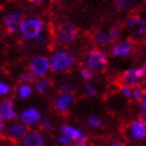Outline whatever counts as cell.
Returning a JSON list of instances; mask_svg holds the SVG:
<instances>
[{"label": "cell", "mask_w": 146, "mask_h": 146, "mask_svg": "<svg viewBox=\"0 0 146 146\" xmlns=\"http://www.w3.org/2000/svg\"><path fill=\"white\" fill-rule=\"evenodd\" d=\"M146 35V23L144 21L143 24H140L135 30H133V37L137 39H143Z\"/></svg>", "instance_id": "cell-23"}, {"label": "cell", "mask_w": 146, "mask_h": 146, "mask_svg": "<svg viewBox=\"0 0 146 146\" xmlns=\"http://www.w3.org/2000/svg\"><path fill=\"white\" fill-rule=\"evenodd\" d=\"M77 37V29L70 21H62L56 29V40L62 45H69Z\"/></svg>", "instance_id": "cell-4"}, {"label": "cell", "mask_w": 146, "mask_h": 146, "mask_svg": "<svg viewBox=\"0 0 146 146\" xmlns=\"http://www.w3.org/2000/svg\"><path fill=\"white\" fill-rule=\"evenodd\" d=\"M84 94L88 98H94V96H96L98 95V90L95 88V86L89 83V82H87L84 84Z\"/></svg>", "instance_id": "cell-24"}, {"label": "cell", "mask_w": 146, "mask_h": 146, "mask_svg": "<svg viewBox=\"0 0 146 146\" xmlns=\"http://www.w3.org/2000/svg\"><path fill=\"white\" fill-rule=\"evenodd\" d=\"M40 125V128L44 129V131H51L52 129V121H51L50 119H42V121L39 122Z\"/></svg>", "instance_id": "cell-28"}, {"label": "cell", "mask_w": 146, "mask_h": 146, "mask_svg": "<svg viewBox=\"0 0 146 146\" xmlns=\"http://www.w3.org/2000/svg\"><path fill=\"white\" fill-rule=\"evenodd\" d=\"M72 104H74V95L71 93H61L54 99V108L61 114H67Z\"/></svg>", "instance_id": "cell-12"}, {"label": "cell", "mask_w": 146, "mask_h": 146, "mask_svg": "<svg viewBox=\"0 0 146 146\" xmlns=\"http://www.w3.org/2000/svg\"><path fill=\"white\" fill-rule=\"evenodd\" d=\"M108 65V55L104 50L99 48H94L88 51L86 56V67L92 69L93 71H102Z\"/></svg>", "instance_id": "cell-3"}, {"label": "cell", "mask_w": 146, "mask_h": 146, "mask_svg": "<svg viewBox=\"0 0 146 146\" xmlns=\"http://www.w3.org/2000/svg\"><path fill=\"white\" fill-rule=\"evenodd\" d=\"M128 132L131 139L134 141H143L146 138V121L145 119H135L129 123Z\"/></svg>", "instance_id": "cell-11"}, {"label": "cell", "mask_w": 146, "mask_h": 146, "mask_svg": "<svg viewBox=\"0 0 146 146\" xmlns=\"http://www.w3.org/2000/svg\"><path fill=\"white\" fill-rule=\"evenodd\" d=\"M60 132H61V134L69 138L72 143L84 141L87 139L86 133L83 132V131L81 128H78V127L72 126V125H67V123H65V125H62L60 127Z\"/></svg>", "instance_id": "cell-14"}, {"label": "cell", "mask_w": 146, "mask_h": 146, "mask_svg": "<svg viewBox=\"0 0 146 146\" xmlns=\"http://www.w3.org/2000/svg\"><path fill=\"white\" fill-rule=\"evenodd\" d=\"M24 17L19 11H11L4 17V27L5 30L11 33V35H16L19 33V29L20 24L23 21Z\"/></svg>", "instance_id": "cell-8"}, {"label": "cell", "mask_w": 146, "mask_h": 146, "mask_svg": "<svg viewBox=\"0 0 146 146\" xmlns=\"http://www.w3.org/2000/svg\"><path fill=\"white\" fill-rule=\"evenodd\" d=\"M32 93H33V87L30 83H21L17 89V96L20 100H26L32 95Z\"/></svg>", "instance_id": "cell-18"}, {"label": "cell", "mask_w": 146, "mask_h": 146, "mask_svg": "<svg viewBox=\"0 0 146 146\" xmlns=\"http://www.w3.org/2000/svg\"><path fill=\"white\" fill-rule=\"evenodd\" d=\"M11 90V87L9 83H6L4 81H0V96H4L7 95Z\"/></svg>", "instance_id": "cell-30"}, {"label": "cell", "mask_w": 146, "mask_h": 146, "mask_svg": "<svg viewBox=\"0 0 146 146\" xmlns=\"http://www.w3.org/2000/svg\"><path fill=\"white\" fill-rule=\"evenodd\" d=\"M87 126L93 128V129H98L104 126V121L101 118H99L98 115H90L88 119H87Z\"/></svg>", "instance_id": "cell-21"}, {"label": "cell", "mask_w": 146, "mask_h": 146, "mask_svg": "<svg viewBox=\"0 0 146 146\" xmlns=\"http://www.w3.org/2000/svg\"><path fill=\"white\" fill-rule=\"evenodd\" d=\"M141 0H115V5L120 11H127L135 7Z\"/></svg>", "instance_id": "cell-19"}, {"label": "cell", "mask_w": 146, "mask_h": 146, "mask_svg": "<svg viewBox=\"0 0 146 146\" xmlns=\"http://www.w3.org/2000/svg\"><path fill=\"white\" fill-rule=\"evenodd\" d=\"M27 132V127L23 125L21 122H10L7 126H5L4 134L6 139L11 141H20L24 134Z\"/></svg>", "instance_id": "cell-9"}, {"label": "cell", "mask_w": 146, "mask_h": 146, "mask_svg": "<svg viewBox=\"0 0 146 146\" xmlns=\"http://www.w3.org/2000/svg\"><path fill=\"white\" fill-rule=\"evenodd\" d=\"M145 74H146L145 64H143L141 67H132L122 72L121 82H122V84L129 86V87L139 86L140 82L145 77Z\"/></svg>", "instance_id": "cell-6"}, {"label": "cell", "mask_w": 146, "mask_h": 146, "mask_svg": "<svg viewBox=\"0 0 146 146\" xmlns=\"http://www.w3.org/2000/svg\"><path fill=\"white\" fill-rule=\"evenodd\" d=\"M35 42H36V44H38V45H42V44H44V43L46 42V37H45V35H44V33L39 35L38 37L35 39Z\"/></svg>", "instance_id": "cell-33"}, {"label": "cell", "mask_w": 146, "mask_h": 146, "mask_svg": "<svg viewBox=\"0 0 146 146\" xmlns=\"http://www.w3.org/2000/svg\"><path fill=\"white\" fill-rule=\"evenodd\" d=\"M144 94H145V93H144V90H143V88H141L140 86L133 87V89H132V99L139 101V100L143 98Z\"/></svg>", "instance_id": "cell-27"}, {"label": "cell", "mask_w": 146, "mask_h": 146, "mask_svg": "<svg viewBox=\"0 0 146 146\" xmlns=\"http://www.w3.org/2000/svg\"><path fill=\"white\" fill-rule=\"evenodd\" d=\"M50 61V70L54 72H65L70 70L75 64V56L71 51L67 49L57 50L49 57Z\"/></svg>", "instance_id": "cell-1"}, {"label": "cell", "mask_w": 146, "mask_h": 146, "mask_svg": "<svg viewBox=\"0 0 146 146\" xmlns=\"http://www.w3.org/2000/svg\"><path fill=\"white\" fill-rule=\"evenodd\" d=\"M132 89H133V87L122 84V87H121V94L126 99H132Z\"/></svg>", "instance_id": "cell-29"}, {"label": "cell", "mask_w": 146, "mask_h": 146, "mask_svg": "<svg viewBox=\"0 0 146 146\" xmlns=\"http://www.w3.org/2000/svg\"><path fill=\"white\" fill-rule=\"evenodd\" d=\"M0 116L3 118L4 121L9 122H12L18 118V113L13 100L7 99L1 102V105H0Z\"/></svg>", "instance_id": "cell-15"}, {"label": "cell", "mask_w": 146, "mask_h": 146, "mask_svg": "<svg viewBox=\"0 0 146 146\" xmlns=\"http://www.w3.org/2000/svg\"><path fill=\"white\" fill-rule=\"evenodd\" d=\"M29 1L35 4V5H42V4L45 3V0H29Z\"/></svg>", "instance_id": "cell-36"}, {"label": "cell", "mask_w": 146, "mask_h": 146, "mask_svg": "<svg viewBox=\"0 0 146 146\" xmlns=\"http://www.w3.org/2000/svg\"><path fill=\"white\" fill-rule=\"evenodd\" d=\"M139 102H140V111H141V114H143V116H145V114H146V95H145V94L143 95V98L139 100Z\"/></svg>", "instance_id": "cell-32"}, {"label": "cell", "mask_w": 146, "mask_h": 146, "mask_svg": "<svg viewBox=\"0 0 146 146\" xmlns=\"http://www.w3.org/2000/svg\"><path fill=\"white\" fill-rule=\"evenodd\" d=\"M45 138L42 132L36 129H27L20 140V146H44Z\"/></svg>", "instance_id": "cell-13"}, {"label": "cell", "mask_w": 146, "mask_h": 146, "mask_svg": "<svg viewBox=\"0 0 146 146\" xmlns=\"http://www.w3.org/2000/svg\"><path fill=\"white\" fill-rule=\"evenodd\" d=\"M133 51H134V43L131 39H122L112 44L111 56L127 58L133 54Z\"/></svg>", "instance_id": "cell-7"}, {"label": "cell", "mask_w": 146, "mask_h": 146, "mask_svg": "<svg viewBox=\"0 0 146 146\" xmlns=\"http://www.w3.org/2000/svg\"><path fill=\"white\" fill-rule=\"evenodd\" d=\"M108 146H122V145L119 141H112V143H109Z\"/></svg>", "instance_id": "cell-37"}, {"label": "cell", "mask_w": 146, "mask_h": 146, "mask_svg": "<svg viewBox=\"0 0 146 146\" xmlns=\"http://www.w3.org/2000/svg\"><path fill=\"white\" fill-rule=\"evenodd\" d=\"M94 75H95V71H93L92 69L87 68V67H84L80 70V76H81V78L86 82L90 81V80L94 77Z\"/></svg>", "instance_id": "cell-22"}, {"label": "cell", "mask_w": 146, "mask_h": 146, "mask_svg": "<svg viewBox=\"0 0 146 146\" xmlns=\"http://www.w3.org/2000/svg\"><path fill=\"white\" fill-rule=\"evenodd\" d=\"M33 80H35V77L30 71H24L19 75V81L21 83H31Z\"/></svg>", "instance_id": "cell-25"}, {"label": "cell", "mask_w": 146, "mask_h": 146, "mask_svg": "<svg viewBox=\"0 0 146 146\" xmlns=\"http://www.w3.org/2000/svg\"><path fill=\"white\" fill-rule=\"evenodd\" d=\"M42 119H43V116H42L40 111H38L35 107H29L19 114L20 122L23 125H25L26 127H33V126L39 125Z\"/></svg>", "instance_id": "cell-10"}, {"label": "cell", "mask_w": 146, "mask_h": 146, "mask_svg": "<svg viewBox=\"0 0 146 146\" xmlns=\"http://www.w3.org/2000/svg\"><path fill=\"white\" fill-rule=\"evenodd\" d=\"M56 143L60 145V146H71L72 143L69 138H67L65 135H63V134H60V135H57L56 137Z\"/></svg>", "instance_id": "cell-26"}, {"label": "cell", "mask_w": 146, "mask_h": 146, "mask_svg": "<svg viewBox=\"0 0 146 146\" xmlns=\"http://www.w3.org/2000/svg\"><path fill=\"white\" fill-rule=\"evenodd\" d=\"M94 42L99 46H108V45H112L113 43H115V39L113 38V36L109 30L108 31L100 30V31H96L95 35H94Z\"/></svg>", "instance_id": "cell-16"}, {"label": "cell", "mask_w": 146, "mask_h": 146, "mask_svg": "<svg viewBox=\"0 0 146 146\" xmlns=\"http://www.w3.org/2000/svg\"><path fill=\"white\" fill-rule=\"evenodd\" d=\"M51 87H52V83H51L50 80L42 77V78L38 80V81H36L35 90L37 92L38 94H40V95H45V94H48L50 92Z\"/></svg>", "instance_id": "cell-17"}, {"label": "cell", "mask_w": 146, "mask_h": 146, "mask_svg": "<svg viewBox=\"0 0 146 146\" xmlns=\"http://www.w3.org/2000/svg\"><path fill=\"white\" fill-rule=\"evenodd\" d=\"M72 146H89L88 143H87L86 140L84 141H78V143H74L72 144Z\"/></svg>", "instance_id": "cell-35"}, {"label": "cell", "mask_w": 146, "mask_h": 146, "mask_svg": "<svg viewBox=\"0 0 146 146\" xmlns=\"http://www.w3.org/2000/svg\"><path fill=\"white\" fill-rule=\"evenodd\" d=\"M60 89L62 93H71L72 90V83L68 82V81H64L60 84Z\"/></svg>", "instance_id": "cell-31"}, {"label": "cell", "mask_w": 146, "mask_h": 146, "mask_svg": "<svg viewBox=\"0 0 146 146\" xmlns=\"http://www.w3.org/2000/svg\"><path fill=\"white\" fill-rule=\"evenodd\" d=\"M44 31V21L38 17L24 18L20 24L19 33L25 40L32 42Z\"/></svg>", "instance_id": "cell-2"}, {"label": "cell", "mask_w": 146, "mask_h": 146, "mask_svg": "<svg viewBox=\"0 0 146 146\" xmlns=\"http://www.w3.org/2000/svg\"><path fill=\"white\" fill-rule=\"evenodd\" d=\"M29 71L33 75V77H45L50 71V61L49 57L44 55H36L30 62Z\"/></svg>", "instance_id": "cell-5"}, {"label": "cell", "mask_w": 146, "mask_h": 146, "mask_svg": "<svg viewBox=\"0 0 146 146\" xmlns=\"http://www.w3.org/2000/svg\"><path fill=\"white\" fill-rule=\"evenodd\" d=\"M5 121L3 120V118L0 116V137H1L4 134V129H5Z\"/></svg>", "instance_id": "cell-34"}, {"label": "cell", "mask_w": 146, "mask_h": 146, "mask_svg": "<svg viewBox=\"0 0 146 146\" xmlns=\"http://www.w3.org/2000/svg\"><path fill=\"white\" fill-rule=\"evenodd\" d=\"M144 21H145L144 18L137 16V14H133V16H131V17L127 18V20H126V27L128 29V30L133 31V30H135V29L139 26L140 24H143Z\"/></svg>", "instance_id": "cell-20"}]
</instances>
